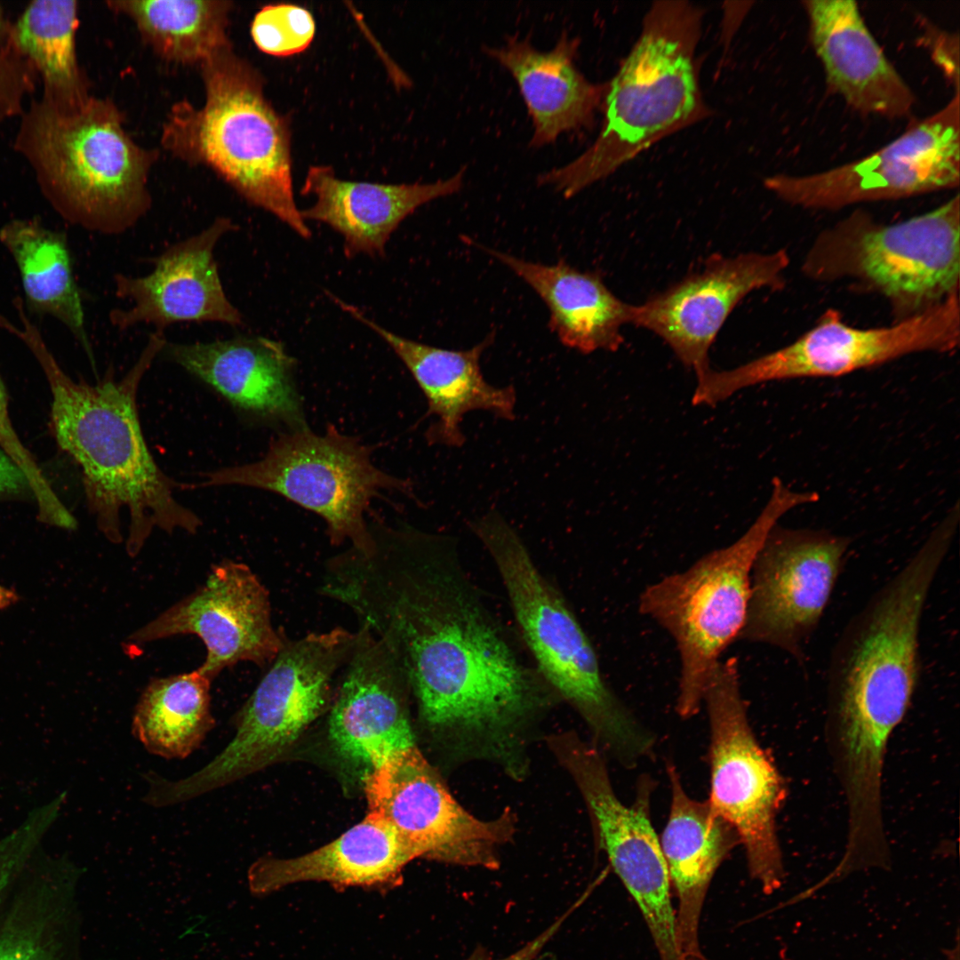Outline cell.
Segmentation results:
<instances>
[{"instance_id": "1", "label": "cell", "mask_w": 960, "mask_h": 960, "mask_svg": "<svg viewBox=\"0 0 960 960\" xmlns=\"http://www.w3.org/2000/svg\"><path fill=\"white\" fill-rule=\"evenodd\" d=\"M321 594L348 606L396 655L445 771L474 763L515 782L560 700L523 660L449 536L375 526L365 551L337 555Z\"/></svg>"}, {"instance_id": "2", "label": "cell", "mask_w": 960, "mask_h": 960, "mask_svg": "<svg viewBox=\"0 0 960 960\" xmlns=\"http://www.w3.org/2000/svg\"><path fill=\"white\" fill-rule=\"evenodd\" d=\"M37 360L52 396L51 430L60 448L80 467L87 507L105 538L124 540L122 516H128L126 550L136 556L157 528L196 533L201 518L178 501L184 488L154 460L140 422L137 394L145 373L167 340L151 333L138 360L120 380L108 372L95 384L76 381L60 367L37 327L28 318L12 330Z\"/></svg>"}, {"instance_id": "3", "label": "cell", "mask_w": 960, "mask_h": 960, "mask_svg": "<svg viewBox=\"0 0 960 960\" xmlns=\"http://www.w3.org/2000/svg\"><path fill=\"white\" fill-rule=\"evenodd\" d=\"M956 527L942 520L908 562L844 628L828 672V713L841 780L858 790L883 782L888 740L920 676L919 629Z\"/></svg>"}, {"instance_id": "4", "label": "cell", "mask_w": 960, "mask_h": 960, "mask_svg": "<svg viewBox=\"0 0 960 960\" xmlns=\"http://www.w3.org/2000/svg\"><path fill=\"white\" fill-rule=\"evenodd\" d=\"M701 17L700 9L687 1L653 3L637 42L604 90V119L596 140L574 160L540 174V185L574 196L709 115L695 60Z\"/></svg>"}, {"instance_id": "5", "label": "cell", "mask_w": 960, "mask_h": 960, "mask_svg": "<svg viewBox=\"0 0 960 960\" xmlns=\"http://www.w3.org/2000/svg\"><path fill=\"white\" fill-rule=\"evenodd\" d=\"M469 528L492 559L540 676L582 719L603 752L625 764L646 756L653 747L652 736L605 682L579 620L519 534L495 511L471 521Z\"/></svg>"}, {"instance_id": "6", "label": "cell", "mask_w": 960, "mask_h": 960, "mask_svg": "<svg viewBox=\"0 0 960 960\" xmlns=\"http://www.w3.org/2000/svg\"><path fill=\"white\" fill-rule=\"evenodd\" d=\"M13 148L52 206L73 224L116 235L149 209V156L105 100L91 96L68 112L32 100L20 116Z\"/></svg>"}, {"instance_id": "7", "label": "cell", "mask_w": 960, "mask_h": 960, "mask_svg": "<svg viewBox=\"0 0 960 960\" xmlns=\"http://www.w3.org/2000/svg\"><path fill=\"white\" fill-rule=\"evenodd\" d=\"M201 66L204 104L172 108L165 146L211 167L247 201L309 238L294 200L288 123L266 99L259 73L230 48Z\"/></svg>"}, {"instance_id": "8", "label": "cell", "mask_w": 960, "mask_h": 960, "mask_svg": "<svg viewBox=\"0 0 960 960\" xmlns=\"http://www.w3.org/2000/svg\"><path fill=\"white\" fill-rule=\"evenodd\" d=\"M818 500L817 492L792 490L774 477L767 503L737 540L641 593L640 612L676 642L680 659L676 710L683 718L699 712L720 656L739 639L750 599L754 563L769 532L786 513Z\"/></svg>"}, {"instance_id": "9", "label": "cell", "mask_w": 960, "mask_h": 960, "mask_svg": "<svg viewBox=\"0 0 960 960\" xmlns=\"http://www.w3.org/2000/svg\"><path fill=\"white\" fill-rule=\"evenodd\" d=\"M858 215L820 236L805 262L810 275L858 278L907 316L958 292V194L928 212L892 225L860 221Z\"/></svg>"}, {"instance_id": "10", "label": "cell", "mask_w": 960, "mask_h": 960, "mask_svg": "<svg viewBox=\"0 0 960 960\" xmlns=\"http://www.w3.org/2000/svg\"><path fill=\"white\" fill-rule=\"evenodd\" d=\"M228 485L276 492L320 516L332 544L349 540L361 551L372 540L364 519L372 499L383 489L408 488L372 464L368 447L335 427L324 435L308 427L289 430L270 443L260 460L208 471L195 486Z\"/></svg>"}, {"instance_id": "11", "label": "cell", "mask_w": 960, "mask_h": 960, "mask_svg": "<svg viewBox=\"0 0 960 960\" xmlns=\"http://www.w3.org/2000/svg\"><path fill=\"white\" fill-rule=\"evenodd\" d=\"M958 292L887 327L859 329L829 309L794 342L731 370L697 377L693 405L714 406L750 386L798 378L837 377L918 352L959 344Z\"/></svg>"}, {"instance_id": "12", "label": "cell", "mask_w": 960, "mask_h": 960, "mask_svg": "<svg viewBox=\"0 0 960 960\" xmlns=\"http://www.w3.org/2000/svg\"><path fill=\"white\" fill-rule=\"evenodd\" d=\"M703 702L710 726L708 803L735 830L749 874L770 893L780 886L784 876L776 816L786 789L749 724L735 657L718 662Z\"/></svg>"}, {"instance_id": "13", "label": "cell", "mask_w": 960, "mask_h": 960, "mask_svg": "<svg viewBox=\"0 0 960 960\" xmlns=\"http://www.w3.org/2000/svg\"><path fill=\"white\" fill-rule=\"evenodd\" d=\"M364 793L368 813L387 823L416 859L495 870L517 831L511 808L491 819L467 810L417 745L372 769Z\"/></svg>"}, {"instance_id": "14", "label": "cell", "mask_w": 960, "mask_h": 960, "mask_svg": "<svg viewBox=\"0 0 960 960\" xmlns=\"http://www.w3.org/2000/svg\"><path fill=\"white\" fill-rule=\"evenodd\" d=\"M355 640L356 633L337 627L284 642L236 715L235 736L214 757L217 771L236 781L283 755L324 710Z\"/></svg>"}, {"instance_id": "15", "label": "cell", "mask_w": 960, "mask_h": 960, "mask_svg": "<svg viewBox=\"0 0 960 960\" xmlns=\"http://www.w3.org/2000/svg\"><path fill=\"white\" fill-rule=\"evenodd\" d=\"M959 102L956 92L938 112L915 122L897 139L863 158L809 175L777 174L764 184L792 205L823 210L956 188Z\"/></svg>"}, {"instance_id": "16", "label": "cell", "mask_w": 960, "mask_h": 960, "mask_svg": "<svg viewBox=\"0 0 960 960\" xmlns=\"http://www.w3.org/2000/svg\"><path fill=\"white\" fill-rule=\"evenodd\" d=\"M849 543L844 536L776 524L754 563L750 599L739 639L768 644L802 660L831 596Z\"/></svg>"}, {"instance_id": "17", "label": "cell", "mask_w": 960, "mask_h": 960, "mask_svg": "<svg viewBox=\"0 0 960 960\" xmlns=\"http://www.w3.org/2000/svg\"><path fill=\"white\" fill-rule=\"evenodd\" d=\"M587 807L598 846L638 906L645 923L660 925L674 915L670 879L649 815L650 787L641 785L630 805L616 796L604 752L577 732L560 731L547 744Z\"/></svg>"}, {"instance_id": "18", "label": "cell", "mask_w": 960, "mask_h": 960, "mask_svg": "<svg viewBox=\"0 0 960 960\" xmlns=\"http://www.w3.org/2000/svg\"><path fill=\"white\" fill-rule=\"evenodd\" d=\"M197 636L206 658L196 668L212 681L224 668L240 661L264 666L284 641L274 628L268 593L243 563L215 564L205 582L133 632L130 640L145 644L176 635Z\"/></svg>"}, {"instance_id": "19", "label": "cell", "mask_w": 960, "mask_h": 960, "mask_svg": "<svg viewBox=\"0 0 960 960\" xmlns=\"http://www.w3.org/2000/svg\"><path fill=\"white\" fill-rule=\"evenodd\" d=\"M788 264L784 249L711 255L700 270L633 305L630 324L658 335L699 376L710 369L708 350L738 303L754 291L781 288Z\"/></svg>"}, {"instance_id": "20", "label": "cell", "mask_w": 960, "mask_h": 960, "mask_svg": "<svg viewBox=\"0 0 960 960\" xmlns=\"http://www.w3.org/2000/svg\"><path fill=\"white\" fill-rule=\"evenodd\" d=\"M236 228L230 219L218 217L199 233L163 252L148 275L116 274V295L132 305L110 312L113 326L125 330L149 324L163 331L181 322L242 324L243 316L227 297L214 259L219 241Z\"/></svg>"}, {"instance_id": "21", "label": "cell", "mask_w": 960, "mask_h": 960, "mask_svg": "<svg viewBox=\"0 0 960 960\" xmlns=\"http://www.w3.org/2000/svg\"><path fill=\"white\" fill-rule=\"evenodd\" d=\"M344 676L329 719V735L341 756L372 770L416 745L404 668L364 627L356 632Z\"/></svg>"}, {"instance_id": "22", "label": "cell", "mask_w": 960, "mask_h": 960, "mask_svg": "<svg viewBox=\"0 0 960 960\" xmlns=\"http://www.w3.org/2000/svg\"><path fill=\"white\" fill-rule=\"evenodd\" d=\"M165 356L202 380L234 407L256 419L307 428L293 380L294 360L283 344L265 337L212 342H166Z\"/></svg>"}, {"instance_id": "23", "label": "cell", "mask_w": 960, "mask_h": 960, "mask_svg": "<svg viewBox=\"0 0 960 960\" xmlns=\"http://www.w3.org/2000/svg\"><path fill=\"white\" fill-rule=\"evenodd\" d=\"M355 319L378 334L412 373L428 404V414L436 418L427 432L428 441L461 447L465 436L460 423L466 413L484 410L513 420L516 401L513 386L495 387L482 373L480 358L492 343L494 335L464 350L445 349L396 335L367 317L357 308L332 296Z\"/></svg>"}, {"instance_id": "24", "label": "cell", "mask_w": 960, "mask_h": 960, "mask_svg": "<svg viewBox=\"0 0 960 960\" xmlns=\"http://www.w3.org/2000/svg\"><path fill=\"white\" fill-rule=\"evenodd\" d=\"M803 5L828 87L861 113L908 116L915 95L870 33L857 3L807 0Z\"/></svg>"}, {"instance_id": "25", "label": "cell", "mask_w": 960, "mask_h": 960, "mask_svg": "<svg viewBox=\"0 0 960 960\" xmlns=\"http://www.w3.org/2000/svg\"><path fill=\"white\" fill-rule=\"evenodd\" d=\"M465 171L432 183L380 184L339 179L332 167H309L301 194L314 204L301 210L304 220L324 223L344 239L347 257L383 256L391 234L416 209L460 190Z\"/></svg>"}, {"instance_id": "26", "label": "cell", "mask_w": 960, "mask_h": 960, "mask_svg": "<svg viewBox=\"0 0 960 960\" xmlns=\"http://www.w3.org/2000/svg\"><path fill=\"white\" fill-rule=\"evenodd\" d=\"M668 771L672 798L660 843L678 899V949L682 960H707L699 939L702 907L716 869L740 839L708 801L687 795L674 767Z\"/></svg>"}, {"instance_id": "27", "label": "cell", "mask_w": 960, "mask_h": 960, "mask_svg": "<svg viewBox=\"0 0 960 960\" xmlns=\"http://www.w3.org/2000/svg\"><path fill=\"white\" fill-rule=\"evenodd\" d=\"M579 39L564 31L555 46L540 51L526 38L510 36L484 52L516 82L531 116L532 147L550 144L564 132L588 126L604 96L576 66Z\"/></svg>"}, {"instance_id": "28", "label": "cell", "mask_w": 960, "mask_h": 960, "mask_svg": "<svg viewBox=\"0 0 960 960\" xmlns=\"http://www.w3.org/2000/svg\"><path fill=\"white\" fill-rule=\"evenodd\" d=\"M415 855L396 832L373 814L331 843L306 854L264 857L248 869L252 894L265 896L289 884L326 882L339 887L386 888L399 882Z\"/></svg>"}, {"instance_id": "29", "label": "cell", "mask_w": 960, "mask_h": 960, "mask_svg": "<svg viewBox=\"0 0 960 960\" xmlns=\"http://www.w3.org/2000/svg\"><path fill=\"white\" fill-rule=\"evenodd\" d=\"M525 282L549 312L548 326L560 342L588 355L617 351L622 326L630 324L633 305L613 294L596 271H580L564 260L555 264L525 260L475 243Z\"/></svg>"}, {"instance_id": "30", "label": "cell", "mask_w": 960, "mask_h": 960, "mask_svg": "<svg viewBox=\"0 0 960 960\" xmlns=\"http://www.w3.org/2000/svg\"><path fill=\"white\" fill-rule=\"evenodd\" d=\"M77 877L64 858L34 860L0 917V960H76Z\"/></svg>"}, {"instance_id": "31", "label": "cell", "mask_w": 960, "mask_h": 960, "mask_svg": "<svg viewBox=\"0 0 960 960\" xmlns=\"http://www.w3.org/2000/svg\"><path fill=\"white\" fill-rule=\"evenodd\" d=\"M77 2H31L12 22L8 46L25 58L43 84L42 100L63 112L91 97L76 51Z\"/></svg>"}, {"instance_id": "32", "label": "cell", "mask_w": 960, "mask_h": 960, "mask_svg": "<svg viewBox=\"0 0 960 960\" xmlns=\"http://www.w3.org/2000/svg\"><path fill=\"white\" fill-rule=\"evenodd\" d=\"M0 243L19 269L28 308L59 320L85 347L84 310L65 236L36 219L0 228Z\"/></svg>"}, {"instance_id": "33", "label": "cell", "mask_w": 960, "mask_h": 960, "mask_svg": "<svg viewBox=\"0 0 960 960\" xmlns=\"http://www.w3.org/2000/svg\"><path fill=\"white\" fill-rule=\"evenodd\" d=\"M211 683L197 669L151 680L134 708V738L148 752L162 758L190 756L215 726Z\"/></svg>"}, {"instance_id": "34", "label": "cell", "mask_w": 960, "mask_h": 960, "mask_svg": "<svg viewBox=\"0 0 960 960\" xmlns=\"http://www.w3.org/2000/svg\"><path fill=\"white\" fill-rule=\"evenodd\" d=\"M132 18L144 38L164 58L201 65L229 48L227 1H112Z\"/></svg>"}, {"instance_id": "35", "label": "cell", "mask_w": 960, "mask_h": 960, "mask_svg": "<svg viewBox=\"0 0 960 960\" xmlns=\"http://www.w3.org/2000/svg\"><path fill=\"white\" fill-rule=\"evenodd\" d=\"M63 792L29 812L21 823L0 838V917L19 881L65 804Z\"/></svg>"}, {"instance_id": "36", "label": "cell", "mask_w": 960, "mask_h": 960, "mask_svg": "<svg viewBox=\"0 0 960 960\" xmlns=\"http://www.w3.org/2000/svg\"><path fill=\"white\" fill-rule=\"evenodd\" d=\"M0 448L4 450L25 474L31 494L37 505L38 519L49 525L65 530L76 527V518L55 494L33 455L22 444L8 410V397L0 378Z\"/></svg>"}, {"instance_id": "37", "label": "cell", "mask_w": 960, "mask_h": 960, "mask_svg": "<svg viewBox=\"0 0 960 960\" xmlns=\"http://www.w3.org/2000/svg\"><path fill=\"white\" fill-rule=\"evenodd\" d=\"M316 31L309 11L290 4H268L254 16L251 34L256 46L265 53L286 57L303 52Z\"/></svg>"}, {"instance_id": "38", "label": "cell", "mask_w": 960, "mask_h": 960, "mask_svg": "<svg viewBox=\"0 0 960 960\" xmlns=\"http://www.w3.org/2000/svg\"><path fill=\"white\" fill-rule=\"evenodd\" d=\"M37 77L32 65L12 47L0 49V122L22 115Z\"/></svg>"}, {"instance_id": "39", "label": "cell", "mask_w": 960, "mask_h": 960, "mask_svg": "<svg viewBox=\"0 0 960 960\" xmlns=\"http://www.w3.org/2000/svg\"><path fill=\"white\" fill-rule=\"evenodd\" d=\"M924 41L935 64L959 92V37L931 25L925 27Z\"/></svg>"}, {"instance_id": "40", "label": "cell", "mask_w": 960, "mask_h": 960, "mask_svg": "<svg viewBox=\"0 0 960 960\" xmlns=\"http://www.w3.org/2000/svg\"><path fill=\"white\" fill-rule=\"evenodd\" d=\"M580 901L574 903L562 916L554 921L548 928L535 938L528 941L521 948L500 958H494L483 948H477L466 960H536L545 946L551 940L571 914L577 909Z\"/></svg>"}, {"instance_id": "41", "label": "cell", "mask_w": 960, "mask_h": 960, "mask_svg": "<svg viewBox=\"0 0 960 960\" xmlns=\"http://www.w3.org/2000/svg\"><path fill=\"white\" fill-rule=\"evenodd\" d=\"M30 491L28 481L18 464L0 448V497Z\"/></svg>"}, {"instance_id": "42", "label": "cell", "mask_w": 960, "mask_h": 960, "mask_svg": "<svg viewBox=\"0 0 960 960\" xmlns=\"http://www.w3.org/2000/svg\"><path fill=\"white\" fill-rule=\"evenodd\" d=\"M12 22H10L0 4V49L8 47Z\"/></svg>"}, {"instance_id": "43", "label": "cell", "mask_w": 960, "mask_h": 960, "mask_svg": "<svg viewBox=\"0 0 960 960\" xmlns=\"http://www.w3.org/2000/svg\"><path fill=\"white\" fill-rule=\"evenodd\" d=\"M19 600L15 591L0 584V610L5 609Z\"/></svg>"}]
</instances>
